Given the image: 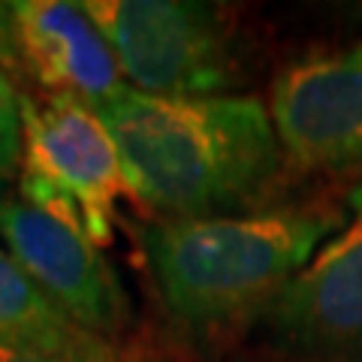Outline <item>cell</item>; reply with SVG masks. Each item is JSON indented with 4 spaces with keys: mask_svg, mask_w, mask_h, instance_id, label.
<instances>
[{
    "mask_svg": "<svg viewBox=\"0 0 362 362\" xmlns=\"http://www.w3.org/2000/svg\"><path fill=\"white\" fill-rule=\"evenodd\" d=\"M130 194L166 221L239 214L281 169L269 109L257 97H154L124 88L97 106Z\"/></svg>",
    "mask_w": 362,
    "mask_h": 362,
    "instance_id": "1",
    "label": "cell"
},
{
    "mask_svg": "<svg viewBox=\"0 0 362 362\" xmlns=\"http://www.w3.org/2000/svg\"><path fill=\"white\" fill-rule=\"evenodd\" d=\"M335 226L341 214L317 209L160 221L145 230V257L166 308L206 329L266 311Z\"/></svg>",
    "mask_w": 362,
    "mask_h": 362,
    "instance_id": "2",
    "label": "cell"
},
{
    "mask_svg": "<svg viewBox=\"0 0 362 362\" xmlns=\"http://www.w3.org/2000/svg\"><path fill=\"white\" fill-rule=\"evenodd\" d=\"M124 82L154 97H223L242 78L239 33L194 0H85Z\"/></svg>",
    "mask_w": 362,
    "mask_h": 362,
    "instance_id": "3",
    "label": "cell"
},
{
    "mask_svg": "<svg viewBox=\"0 0 362 362\" xmlns=\"http://www.w3.org/2000/svg\"><path fill=\"white\" fill-rule=\"evenodd\" d=\"M21 202L85 233L97 247L109 245L115 202L127 181L103 121L90 106L61 94H21Z\"/></svg>",
    "mask_w": 362,
    "mask_h": 362,
    "instance_id": "4",
    "label": "cell"
},
{
    "mask_svg": "<svg viewBox=\"0 0 362 362\" xmlns=\"http://www.w3.org/2000/svg\"><path fill=\"white\" fill-rule=\"evenodd\" d=\"M266 109L281 151L299 166L362 169V42L287 64Z\"/></svg>",
    "mask_w": 362,
    "mask_h": 362,
    "instance_id": "5",
    "label": "cell"
},
{
    "mask_svg": "<svg viewBox=\"0 0 362 362\" xmlns=\"http://www.w3.org/2000/svg\"><path fill=\"white\" fill-rule=\"evenodd\" d=\"M0 242L45 296L100 338L130 323V299L118 272L85 233L21 199L0 202Z\"/></svg>",
    "mask_w": 362,
    "mask_h": 362,
    "instance_id": "6",
    "label": "cell"
},
{
    "mask_svg": "<svg viewBox=\"0 0 362 362\" xmlns=\"http://www.w3.org/2000/svg\"><path fill=\"white\" fill-rule=\"evenodd\" d=\"M275 341L311 359L362 356V187L350 218L266 308Z\"/></svg>",
    "mask_w": 362,
    "mask_h": 362,
    "instance_id": "7",
    "label": "cell"
},
{
    "mask_svg": "<svg viewBox=\"0 0 362 362\" xmlns=\"http://www.w3.org/2000/svg\"><path fill=\"white\" fill-rule=\"evenodd\" d=\"M9 13L18 61L45 90L97 109L127 88L106 37L82 4L16 0Z\"/></svg>",
    "mask_w": 362,
    "mask_h": 362,
    "instance_id": "8",
    "label": "cell"
},
{
    "mask_svg": "<svg viewBox=\"0 0 362 362\" xmlns=\"http://www.w3.org/2000/svg\"><path fill=\"white\" fill-rule=\"evenodd\" d=\"M0 341L61 362H121L106 338L82 329L0 247Z\"/></svg>",
    "mask_w": 362,
    "mask_h": 362,
    "instance_id": "9",
    "label": "cell"
},
{
    "mask_svg": "<svg viewBox=\"0 0 362 362\" xmlns=\"http://www.w3.org/2000/svg\"><path fill=\"white\" fill-rule=\"evenodd\" d=\"M25 148V115H21V94L13 78L0 70V178H9L21 163Z\"/></svg>",
    "mask_w": 362,
    "mask_h": 362,
    "instance_id": "10",
    "label": "cell"
},
{
    "mask_svg": "<svg viewBox=\"0 0 362 362\" xmlns=\"http://www.w3.org/2000/svg\"><path fill=\"white\" fill-rule=\"evenodd\" d=\"M0 64H18L16 37H13V13H9V4H0Z\"/></svg>",
    "mask_w": 362,
    "mask_h": 362,
    "instance_id": "11",
    "label": "cell"
},
{
    "mask_svg": "<svg viewBox=\"0 0 362 362\" xmlns=\"http://www.w3.org/2000/svg\"><path fill=\"white\" fill-rule=\"evenodd\" d=\"M0 362H61V359H52V356L37 354V350H28V347H16V344L0 341Z\"/></svg>",
    "mask_w": 362,
    "mask_h": 362,
    "instance_id": "12",
    "label": "cell"
}]
</instances>
